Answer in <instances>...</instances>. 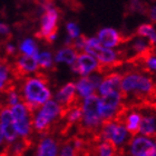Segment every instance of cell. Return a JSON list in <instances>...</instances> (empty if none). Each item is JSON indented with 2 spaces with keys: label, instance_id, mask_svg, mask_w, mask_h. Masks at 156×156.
<instances>
[{
  "label": "cell",
  "instance_id": "obj_21",
  "mask_svg": "<svg viewBox=\"0 0 156 156\" xmlns=\"http://www.w3.org/2000/svg\"><path fill=\"white\" fill-rule=\"evenodd\" d=\"M5 52H6L7 57H16L17 47L11 42H7L5 45Z\"/></svg>",
  "mask_w": 156,
  "mask_h": 156
},
{
  "label": "cell",
  "instance_id": "obj_8",
  "mask_svg": "<svg viewBox=\"0 0 156 156\" xmlns=\"http://www.w3.org/2000/svg\"><path fill=\"white\" fill-rule=\"evenodd\" d=\"M122 74L119 73H114L111 72L106 74L103 80L101 81V84L98 86V93L99 95L104 96V95L108 94L112 90H119L120 86V80H122Z\"/></svg>",
  "mask_w": 156,
  "mask_h": 156
},
{
  "label": "cell",
  "instance_id": "obj_24",
  "mask_svg": "<svg viewBox=\"0 0 156 156\" xmlns=\"http://www.w3.org/2000/svg\"><path fill=\"white\" fill-rule=\"evenodd\" d=\"M0 156H10L9 155V152H8V147H5V150H2L0 152Z\"/></svg>",
  "mask_w": 156,
  "mask_h": 156
},
{
  "label": "cell",
  "instance_id": "obj_23",
  "mask_svg": "<svg viewBox=\"0 0 156 156\" xmlns=\"http://www.w3.org/2000/svg\"><path fill=\"white\" fill-rule=\"evenodd\" d=\"M56 39H57V31H56V33L50 34V35H49V36L47 37V38H46L45 40L47 42H54L56 40Z\"/></svg>",
  "mask_w": 156,
  "mask_h": 156
},
{
  "label": "cell",
  "instance_id": "obj_11",
  "mask_svg": "<svg viewBox=\"0 0 156 156\" xmlns=\"http://www.w3.org/2000/svg\"><path fill=\"white\" fill-rule=\"evenodd\" d=\"M140 117H142V114H140L136 109H130L124 119V125L126 127V130L132 137L136 136L140 133Z\"/></svg>",
  "mask_w": 156,
  "mask_h": 156
},
{
  "label": "cell",
  "instance_id": "obj_12",
  "mask_svg": "<svg viewBox=\"0 0 156 156\" xmlns=\"http://www.w3.org/2000/svg\"><path fill=\"white\" fill-rule=\"evenodd\" d=\"M77 55L78 51L73 46H65L64 48L59 49L58 51L56 52V55L54 56V62H58V64L64 62V64L72 66L75 62Z\"/></svg>",
  "mask_w": 156,
  "mask_h": 156
},
{
  "label": "cell",
  "instance_id": "obj_18",
  "mask_svg": "<svg viewBox=\"0 0 156 156\" xmlns=\"http://www.w3.org/2000/svg\"><path fill=\"white\" fill-rule=\"evenodd\" d=\"M66 29H67V34H68V37L72 38L73 40L80 36V29L78 27L77 23H68L66 25Z\"/></svg>",
  "mask_w": 156,
  "mask_h": 156
},
{
  "label": "cell",
  "instance_id": "obj_25",
  "mask_svg": "<svg viewBox=\"0 0 156 156\" xmlns=\"http://www.w3.org/2000/svg\"><path fill=\"white\" fill-rule=\"evenodd\" d=\"M3 133H2V128H1V125H0V145H2L3 143Z\"/></svg>",
  "mask_w": 156,
  "mask_h": 156
},
{
  "label": "cell",
  "instance_id": "obj_6",
  "mask_svg": "<svg viewBox=\"0 0 156 156\" xmlns=\"http://www.w3.org/2000/svg\"><path fill=\"white\" fill-rule=\"evenodd\" d=\"M99 67V62L94 56L88 52H78L75 62L72 65L73 72L79 74L80 76H88L91 73L97 72Z\"/></svg>",
  "mask_w": 156,
  "mask_h": 156
},
{
  "label": "cell",
  "instance_id": "obj_22",
  "mask_svg": "<svg viewBox=\"0 0 156 156\" xmlns=\"http://www.w3.org/2000/svg\"><path fill=\"white\" fill-rule=\"evenodd\" d=\"M148 17L152 23H156V6H154L153 8H151L148 11Z\"/></svg>",
  "mask_w": 156,
  "mask_h": 156
},
{
  "label": "cell",
  "instance_id": "obj_9",
  "mask_svg": "<svg viewBox=\"0 0 156 156\" xmlns=\"http://www.w3.org/2000/svg\"><path fill=\"white\" fill-rule=\"evenodd\" d=\"M16 79L11 75L9 62H0V93H7L8 90L17 87Z\"/></svg>",
  "mask_w": 156,
  "mask_h": 156
},
{
  "label": "cell",
  "instance_id": "obj_20",
  "mask_svg": "<svg viewBox=\"0 0 156 156\" xmlns=\"http://www.w3.org/2000/svg\"><path fill=\"white\" fill-rule=\"evenodd\" d=\"M11 35V30L6 23H0V40H8Z\"/></svg>",
  "mask_w": 156,
  "mask_h": 156
},
{
  "label": "cell",
  "instance_id": "obj_16",
  "mask_svg": "<svg viewBox=\"0 0 156 156\" xmlns=\"http://www.w3.org/2000/svg\"><path fill=\"white\" fill-rule=\"evenodd\" d=\"M18 50L23 55L31 56H37L39 52L38 46L33 38H25L23 40H21L19 46H18Z\"/></svg>",
  "mask_w": 156,
  "mask_h": 156
},
{
  "label": "cell",
  "instance_id": "obj_14",
  "mask_svg": "<svg viewBox=\"0 0 156 156\" xmlns=\"http://www.w3.org/2000/svg\"><path fill=\"white\" fill-rule=\"evenodd\" d=\"M76 86V93L80 98H86L89 95L94 94L95 89H97L94 83L91 81L89 76H83V77L77 81Z\"/></svg>",
  "mask_w": 156,
  "mask_h": 156
},
{
  "label": "cell",
  "instance_id": "obj_7",
  "mask_svg": "<svg viewBox=\"0 0 156 156\" xmlns=\"http://www.w3.org/2000/svg\"><path fill=\"white\" fill-rule=\"evenodd\" d=\"M97 39L99 44L106 48H115L124 42L120 34L111 27H105L99 30L97 34Z\"/></svg>",
  "mask_w": 156,
  "mask_h": 156
},
{
  "label": "cell",
  "instance_id": "obj_13",
  "mask_svg": "<svg viewBox=\"0 0 156 156\" xmlns=\"http://www.w3.org/2000/svg\"><path fill=\"white\" fill-rule=\"evenodd\" d=\"M58 145L51 137L45 136L38 144L37 156H56Z\"/></svg>",
  "mask_w": 156,
  "mask_h": 156
},
{
  "label": "cell",
  "instance_id": "obj_10",
  "mask_svg": "<svg viewBox=\"0 0 156 156\" xmlns=\"http://www.w3.org/2000/svg\"><path fill=\"white\" fill-rule=\"evenodd\" d=\"M148 114H142L140 122V132L144 136L156 138V113L147 111Z\"/></svg>",
  "mask_w": 156,
  "mask_h": 156
},
{
  "label": "cell",
  "instance_id": "obj_5",
  "mask_svg": "<svg viewBox=\"0 0 156 156\" xmlns=\"http://www.w3.org/2000/svg\"><path fill=\"white\" fill-rule=\"evenodd\" d=\"M125 150L126 153L133 156H156L155 144L146 136H134L127 143Z\"/></svg>",
  "mask_w": 156,
  "mask_h": 156
},
{
  "label": "cell",
  "instance_id": "obj_17",
  "mask_svg": "<svg viewBox=\"0 0 156 156\" xmlns=\"http://www.w3.org/2000/svg\"><path fill=\"white\" fill-rule=\"evenodd\" d=\"M37 62H38L39 69L44 70H50L54 68V56L50 51H39L37 55Z\"/></svg>",
  "mask_w": 156,
  "mask_h": 156
},
{
  "label": "cell",
  "instance_id": "obj_1",
  "mask_svg": "<svg viewBox=\"0 0 156 156\" xmlns=\"http://www.w3.org/2000/svg\"><path fill=\"white\" fill-rule=\"evenodd\" d=\"M17 86L23 101L29 113L35 116L39 107L51 99V91L48 86V77L45 73L36 72L35 76H27Z\"/></svg>",
  "mask_w": 156,
  "mask_h": 156
},
{
  "label": "cell",
  "instance_id": "obj_19",
  "mask_svg": "<svg viewBox=\"0 0 156 156\" xmlns=\"http://www.w3.org/2000/svg\"><path fill=\"white\" fill-rule=\"evenodd\" d=\"M60 156H76L75 148H74V146H73V144L69 138H67V140H65L64 145H62Z\"/></svg>",
  "mask_w": 156,
  "mask_h": 156
},
{
  "label": "cell",
  "instance_id": "obj_3",
  "mask_svg": "<svg viewBox=\"0 0 156 156\" xmlns=\"http://www.w3.org/2000/svg\"><path fill=\"white\" fill-rule=\"evenodd\" d=\"M11 75L17 81L21 80L30 74H35L39 70V65L37 62V56L23 55L16 56L13 62H9Z\"/></svg>",
  "mask_w": 156,
  "mask_h": 156
},
{
  "label": "cell",
  "instance_id": "obj_4",
  "mask_svg": "<svg viewBox=\"0 0 156 156\" xmlns=\"http://www.w3.org/2000/svg\"><path fill=\"white\" fill-rule=\"evenodd\" d=\"M59 12L55 7L50 3H45V11L40 18V29L37 33V37L40 39H46L52 33H56L58 29Z\"/></svg>",
  "mask_w": 156,
  "mask_h": 156
},
{
  "label": "cell",
  "instance_id": "obj_15",
  "mask_svg": "<svg viewBox=\"0 0 156 156\" xmlns=\"http://www.w3.org/2000/svg\"><path fill=\"white\" fill-rule=\"evenodd\" d=\"M136 36L146 38L151 46L156 47V29L151 23H143L137 28Z\"/></svg>",
  "mask_w": 156,
  "mask_h": 156
},
{
  "label": "cell",
  "instance_id": "obj_2",
  "mask_svg": "<svg viewBox=\"0 0 156 156\" xmlns=\"http://www.w3.org/2000/svg\"><path fill=\"white\" fill-rule=\"evenodd\" d=\"M11 115H12L13 125L17 133L20 134V136H29L31 134L34 125V115L29 113L23 101L17 103L10 107Z\"/></svg>",
  "mask_w": 156,
  "mask_h": 156
}]
</instances>
